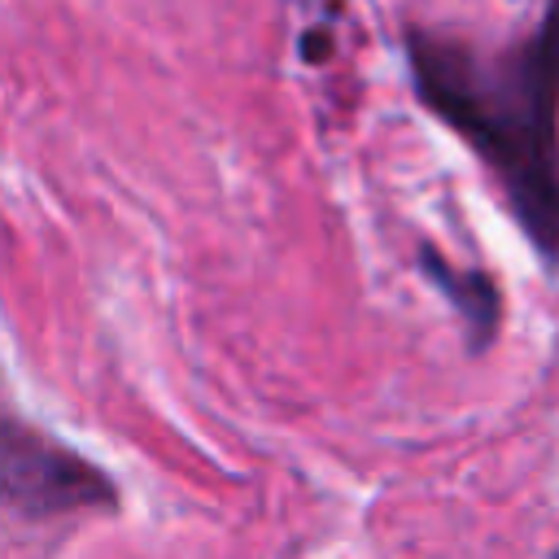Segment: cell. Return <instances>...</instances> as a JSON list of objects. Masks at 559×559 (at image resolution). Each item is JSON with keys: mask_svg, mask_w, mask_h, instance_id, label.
I'll return each mask as SVG.
<instances>
[{"mask_svg": "<svg viewBox=\"0 0 559 559\" xmlns=\"http://www.w3.org/2000/svg\"><path fill=\"white\" fill-rule=\"evenodd\" d=\"M0 498L9 515L26 524H44L57 515H79V511H114L118 485L79 450L31 428L22 415H4Z\"/></svg>", "mask_w": 559, "mask_h": 559, "instance_id": "obj_2", "label": "cell"}, {"mask_svg": "<svg viewBox=\"0 0 559 559\" xmlns=\"http://www.w3.org/2000/svg\"><path fill=\"white\" fill-rule=\"evenodd\" d=\"M297 57H301L306 66H323V61L332 57V35H328V26H310V31L297 39Z\"/></svg>", "mask_w": 559, "mask_h": 559, "instance_id": "obj_4", "label": "cell"}, {"mask_svg": "<svg viewBox=\"0 0 559 559\" xmlns=\"http://www.w3.org/2000/svg\"><path fill=\"white\" fill-rule=\"evenodd\" d=\"M402 48L424 109L489 166L533 253L559 275V0L507 48L428 26H406Z\"/></svg>", "mask_w": 559, "mask_h": 559, "instance_id": "obj_1", "label": "cell"}, {"mask_svg": "<svg viewBox=\"0 0 559 559\" xmlns=\"http://www.w3.org/2000/svg\"><path fill=\"white\" fill-rule=\"evenodd\" d=\"M415 262L424 271V280L450 301V310L459 314L463 323V341L472 354H485L493 341H498V328H502V293H498V280L489 271H476V266H454L441 258L437 245H419L415 249Z\"/></svg>", "mask_w": 559, "mask_h": 559, "instance_id": "obj_3", "label": "cell"}]
</instances>
